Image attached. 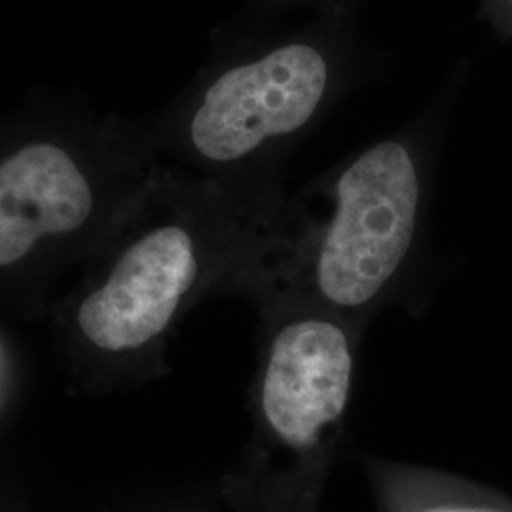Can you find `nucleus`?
Returning a JSON list of instances; mask_svg holds the SVG:
<instances>
[{"instance_id":"1","label":"nucleus","mask_w":512,"mask_h":512,"mask_svg":"<svg viewBox=\"0 0 512 512\" xmlns=\"http://www.w3.org/2000/svg\"><path fill=\"white\" fill-rule=\"evenodd\" d=\"M421 203L423 173L412 147L387 139L366 148L338 173L325 219L306 228L283 224L260 304H300L365 330L412 274Z\"/></svg>"},{"instance_id":"2","label":"nucleus","mask_w":512,"mask_h":512,"mask_svg":"<svg viewBox=\"0 0 512 512\" xmlns=\"http://www.w3.org/2000/svg\"><path fill=\"white\" fill-rule=\"evenodd\" d=\"M262 311L253 452L239 488L255 512H310L344 433L365 330L300 304Z\"/></svg>"},{"instance_id":"3","label":"nucleus","mask_w":512,"mask_h":512,"mask_svg":"<svg viewBox=\"0 0 512 512\" xmlns=\"http://www.w3.org/2000/svg\"><path fill=\"white\" fill-rule=\"evenodd\" d=\"M329 86V63L304 42L215 74L188 105L184 141L196 158L236 165L304 128Z\"/></svg>"},{"instance_id":"4","label":"nucleus","mask_w":512,"mask_h":512,"mask_svg":"<svg viewBox=\"0 0 512 512\" xmlns=\"http://www.w3.org/2000/svg\"><path fill=\"white\" fill-rule=\"evenodd\" d=\"M14 143L0 152V266L29 255L40 241L73 236L97 211V186L76 141L93 112L73 103H40Z\"/></svg>"},{"instance_id":"5","label":"nucleus","mask_w":512,"mask_h":512,"mask_svg":"<svg viewBox=\"0 0 512 512\" xmlns=\"http://www.w3.org/2000/svg\"><path fill=\"white\" fill-rule=\"evenodd\" d=\"M186 215L179 209L145 228L118 258L107 285L84 300L78 325L93 346L147 348L196 291L205 268L203 241L198 220Z\"/></svg>"},{"instance_id":"6","label":"nucleus","mask_w":512,"mask_h":512,"mask_svg":"<svg viewBox=\"0 0 512 512\" xmlns=\"http://www.w3.org/2000/svg\"><path fill=\"white\" fill-rule=\"evenodd\" d=\"M372 473L384 490L393 512H501L444 494V486L431 480L429 473L408 467L374 461Z\"/></svg>"}]
</instances>
